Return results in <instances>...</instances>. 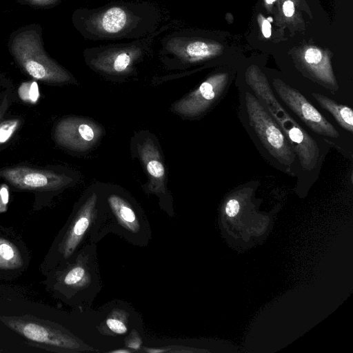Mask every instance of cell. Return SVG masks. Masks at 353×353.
Instances as JSON below:
<instances>
[{"mask_svg":"<svg viewBox=\"0 0 353 353\" xmlns=\"http://www.w3.org/2000/svg\"><path fill=\"white\" fill-rule=\"evenodd\" d=\"M161 14L149 1H112L95 8L74 11L72 23L85 39H137L160 28Z\"/></svg>","mask_w":353,"mask_h":353,"instance_id":"6da1fadb","label":"cell"},{"mask_svg":"<svg viewBox=\"0 0 353 353\" xmlns=\"http://www.w3.org/2000/svg\"><path fill=\"white\" fill-rule=\"evenodd\" d=\"M110 352L111 353H130L132 352V350H127V349H119V350H112L110 351Z\"/></svg>","mask_w":353,"mask_h":353,"instance_id":"4316f807","label":"cell"},{"mask_svg":"<svg viewBox=\"0 0 353 353\" xmlns=\"http://www.w3.org/2000/svg\"><path fill=\"white\" fill-rule=\"evenodd\" d=\"M0 176L13 187L32 191H52L67 185L71 179L50 170L15 166L0 170Z\"/></svg>","mask_w":353,"mask_h":353,"instance_id":"9c48e42d","label":"cell"},{"mask_svg":"<svg viewBox=\"0 0 353 353\" xmlns=\"http://www.w3.org/2000/svg\"><path fill=\"white\" fill-rule=\"evenodd\" d=\"M174 23L164 25L154 32L130 42L110 43L85 49L83 55L88 65L108 75H125L152 51L157 37L170 30Z\"/></svg>","mask_w":353,"mask_h":353,"instance_id":"3957f363","label":"cell"},{"mask_svg":"<svg viewBox=\"0 0 353 353\" xmlns=\"http://www.w3.org/2000/svg\"><path fill=\"white\" fill-rule=\"evenodd\" d=\"M97 200V195L92 193L68 224L65 231L60 233L45 259L43 271L50 272L61 268L73 254L90 227Z\"/></svg>","mask_w":353,"mask_h":353,"instance_id":"8992f818","label":"cell"},{"mask_svg":"<svg viewBox=\"0 0 353 353\" xmlns=\"http://www.w3.org/2000/svg\"><path fill=\"white\" fill-rule=\"evenodd\" d=\"M108 203L119 226L132 234L140 232V220L125 200L117 194H112L108 197Z\"/></svg>","mask_w":353,"mask_h":353,"instance_id":"4fadbf2b","label":"cell"},{"mask_svg":"<svg viewBox=\"0 0 353 353\" xmlns=\"http://www.w3.org/2000/svg\"><path fill=\"white\" fill-rule=\"evenodd\" d=\"M273 85L279 97L302 121L318 134L339 137V132L298 90L280 81Z\"/></svg>","mask_w":353,"mask_h":353,"instance_id":"ba28073f","label":"cell"},{"mask_svg":"<svg viewBox=\"0 0 353 353\" xmlns=\"http://www.w3.org/2000/svg\"><path fill=\"white\" fill-rule=\"evenodd\" d=\"M266 2L269 4H271L274 1H275L276 0H265Z\"/></svg>","mask_w":353,"mask_h":353,"instance_id":"83f0119b","label":"cell"},{"mask_svg":"<svg viewBox=\"0 0 353 353\" xmlns=\"http://www.w3.org/2000/svg\"><path fill=\"white\" fill-rule=\"evenodd\" d=\"M245 99L250 125L261 142L281 163L290 166L296 153L275 120L257 97L246 92Z\"/></svg>","mask_w":353,"mask_h":353,"instance_id":"5b68a950","label":"cell"},{"mask_svg":"<svg viewBox=\"0 0 353 353\" xmlns=\"http://www.w3.org/2000/svg\"><path fill=\"white\" fill-rule=\"evenodd\" d=\"M54 138L60 145L72 150H81L90 145L95 140L96 132L84 120L69 117L57 123Z\"/></svg>","mask_w":353,"mask_h":353,"instance_id":"8fae6325","label":"cell"},{"mask_svg":"<svg viewBox=\"0 0 353 353\" xmlns=\"http://www.w3.org/2000/svg\"><path fill=\"white\" fill-rule=\"evenodd\" d=\"M10 46L15 61L33 79L52 83L72 80L70 74L46 53L38 28L17 32Z\"/></svg>","mask_w":353,"mask_h":353,"instance_id":"277c9868","label":"cell"},{"mask_svg":"<svg viewBox=\"0 0 353 353\" xmlns=\"http://www.w3.org/2000/svg\"><path fill=\"white\" fill-rule=\"evenodd\" d=\"M1 321L29 341L38 343L45 348L75 351L81 347L73 336L49 322L27 316H1Z\"/></svg>","mask_w":353,"mask_h":353,"instance_id":"52a82bcc","label":"cell"},{"mask_svg":"<svg viewBox=\"0 0 353 353\" xmlns=\"http://www.w3.org/2000/svg\"><path fill=\"white\" fill-rule=\"evenodd\" d=\"M312 95L323 108L334 117L341 127L351 133L353 132V111L351 108L339 104L319 93L312 92Z\"/></svg>","mask_w":353,"mask_h":353,"instance_id":"9a60e30c","label":"cell"},{"mask_svg":"<svg viewBox=\"0 0 353 353\" xmlns=\"http://www.w3.org/2000/svg\"><path fill=\"white\" fill-rule=\"evenodd\" d=\"M283 11L286 17H292L294 12V6L293 2L291 1H285L283 5Z\"/></svg>","mask_w":353,"mask_h":353,"instance_id":"cb8c5ba5","label":"cell"},{"mask_svg":"<svg viewBox=\"0 0 353 353\" xmlns=\"http://www.w3.org/2000/svg\"><path fill=\"white\" fill-rule=\"evenodd\" d=\"M262 32L265 37L268 38L271 35V25L268 20L263 21L262 23Z\"/></svg>","mask_w":353,"mask_h":353,"instance_id":"d4e9b609","label":"cell"},{"mask_svg":"<svg viewBox=\"0 0 353 353\" xmlns=\"http://www.w3.org/2000/svg\"><path fill=\"white\" fill-rule=\"evenodd\" d=\"M25 256L12 238L6 236L4 232L0 233V274L21 271L26 263Z\"/></svg>","mask_w":353,"mask_h":353,"instance_id":"7c38bea8","label":"cell"},{"mask_svg":"<svg viewBox=\"0 0 353 353\" xmlns=\"http://www.w3.org/2000/svg\"><path fill=\"white\" fill-rule=\"evenodd\" d=\"M228 77L215 74L203 81L197 89L178 101L175 111L186 116H196L205 112L216 101L225 89Z\"/></svg>","mask_w":353,"mask_h":353,"instance_id":"30bf717a","label":"cell"},{"mask_svg":"<svg viewBox=\"0 0 353 353\" xmlns=\"http://www.w3.org/2000/svg\"><path fill=\"white\" fill-rule=\"evenodd\" d=\"M8 198V188L6 184H2L0 187V212H3L6 210Z\"/></svg>","mask_w":353,"mask_h":353,"instance_id":"ffe728a7","label":"cell"},{"mask_svg":"<svg viewBox=\"0 0 353 353\" xmlns=\"http://www.w3.org/2000/svg\"><path fill=\"white\" fill-rule=\"evenodd\" d=\"M239 203L235 199H232L228 201L225 205V212L229 216H234L239 210Z\"/></svg>","mask_w":353,"mask_h":353,"instance_id":"7402d4cb","label":"cell"},{"mask_svg":"<svg viewBox=\"0 0 353 353\" xmlns=\"http://www.w3.org/2000/svg\"><path fill=\"white\" fill-rule=\"evenodd\" d=\"M3 113H0V145L7 142L14 134L20 125L17 119L1 121Z\"/></svg>","mask_w":353,"mask_h":353,"instance_id":"e0dca14e","label":"cell"},{"mask_svg":"<svg viewBox=\"0 0 353 353\" xmlns=\"http://www.w3.org/2000/svg\"><path fill=\"white\" fill-rule=\"evenodd\" d=\"M141 339L139 336H130L126 341V347L130 349L138 350L141 348Z\"/></svg>","mask_w":353,"mask_h":353,"instance_id":"603a6c76","label":"cell"},{"mask_svg":"<svg viewBox=\"0 0 353 353\" xmlns=\"http://www.w3.org/2000/svg\"><path fill=\"white\" fill-rule=\"evenodd\" d=\"M248 83L288 139L303 169L314 168L319 157L316 141L283 108L264 77L252 72L248 76Z\"/></svg>","mask_w":353,"mask_h":353,"instance_id":"7a4b0ae2","label":"cell"},{"mask_svg":"<svg viewBox=\"0 0 353 353\" xmlns=\"http://www.w3.org/2000/svg\"><path fill=\"white\" fill-rule=\"evenodd\" d=\"M20 98L28 103H35L39 97V90L36 82H26L19 89Z\"/></svg>","mask_w":353,"mask_h":353,"instance_id":"ac0fdd59","label":"cell"},{"mask_svg":"<svg viewBox=\"0 0 353 353\" xmlns=\"http://www.w3.org/2000/svg\"><path fill=\"white\" fill-rule=\"evenodd\" d=\"M54 272V282L52 288L55 291H70L80 288L87 280L85 268L80 263L74 264L65 269L57 270Z\"/></svg>","mask_w":353,"mask_h":353,"instance_id":"5bb4252c","label":"cell"},{"mask_svg":"<svg viewBox=\"0 0 353 353\" xmlns=\"http://www.w3.org/2000/svg\"><path fill=\"white\" fill-rule=\"evenodd\" d=\"M30 6L39 7H52L57 5L61 0H23Z\"/></svg>","mask_w":353,"mask_h":353,"instance_id":"44dd1931","label":"cell"},{"mask_svg":"<svg viewBox=\"0 0 353 353\" xmlns=\"http://www.w3.org/2000/svg\"><path fill=\"white\" fill-rule=\"evenodd\" d=\"M107 327L116 334L123 335L128 332V327L123 320L117 316H110L105 320Z\"/></svg>","mask_w":353,"mask_h":353,"instance_id":"d6986e66","label":"cell"},{"mask_svg":"<svg viewBox=\"0 0 353 353\" xmlns=\"http://www.w3.org/2000/svg\"><path fill=\"white\" fill-rule=\"evenodd\" d=\"M149 157L143 152V157L146 162V169L148 173L154 179H161L165 174V170L161 162L158 159L157 154L150 152Z\"/></svg>","mask_w":353,"mask_h":353,"instance_id":"2e32d148","label":"cell"},{"mask_svg":"<svg viewBox=\"0 0 353 353\" xmlns=\"http://www.w3.org/2000/svg\"><path fill=\"white\" fill-rule=\"evenodd\" d=\"M145 351L148 352V353H160V352H167L168 350H165V349H163V348H155V347H146L145 348Z\"/></svg>","mask_w":353,"mask_h":353,"instance_id":"484cf974","label":"cell"}]
</instances>
